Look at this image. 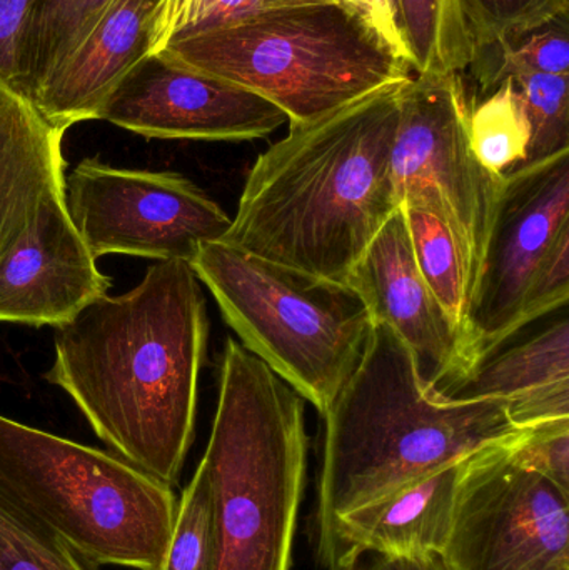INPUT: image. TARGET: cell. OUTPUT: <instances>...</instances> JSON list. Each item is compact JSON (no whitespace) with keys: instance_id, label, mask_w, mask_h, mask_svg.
<instances>
[{"instance_id":"ba28073f","label":"cell","mask_w":569,"mask_h":570,"mask_svg":"<svg viewBox=\"0 0 569 570\" xmlns=\"http://www.w3.org/2000/svg\"><path fill=\"white\" fill-rule=\"evenodd\" d=\"M470 112L461 73H413L401 92L391 173L400 206L433 214L453 234L471 295L507 176L478 159Z\"/></svg>"},{"instance_id":"83f0119b","label":"cell","mask_w":569,"mask_h":570,"mask_svg":"<svg viewBox=\"0 0 569 570\" xmlns=\"http://www.w3.org/2000/svg\"><path fill=\"white\" fill-rule=\"evenodd\" d=\"M261 6L263 0H167L157 52L174 40L226 26Z\"/></svg>"},{"instance_id":"3957f363","label":"cell","mask_w":569,"mask_h":570,"mask_svg":"<svg viewBox=\"0 0 569 570\" xmlns=\"http://www.w3.org/2000/svg\"><path fill=\"white\" fill-rule=\"evenodd\" d=\"M317 551L341 515L530 429L503 399H450L424 382L413 351L373 321L356 367L323 414Z\"/></svg>"},{"instance_id":"ffe728a7","label":"cell","mask_w":569,"mask_h":570,"mask_svg":"<svg viewBox=\"0 0 569 570\" xmlns=\"http://www.w3.org/2000/svg\"><path fill=\"white\" fill-rule=\"evenodd\" d=\"M411 72L463 73L474 43L461 0H396Z\"/></svg>"},{"instance_id":"484cf974","label":"cell","mask_w":569,"mask_h":570,"mask_svg":"<svg viewBox=\"0 0 569 570\" xmlns=\"http://www.w3.org/2000/svg\"><path fill=\"white\" fill-rule=\"evenodd\" d=\"M531 122L527 160L518 169L540 166L569 150V76L531 73L513 80ZM513 170V173H514Z\"/></svg>"},{"instance_id":"8fae6325","label":"cell","mask_w":569,"mask_h":570,"mask_svg":"<svg viewBox=\"0 0 569 570\" xmlns=\"http://www.w3.org/2000/svg\"><path fill=\"white\" fill-rule=\"evenodd\" d=\"M565 243H569V150L507 176L468 304V342L477 367L524 327L531 288Z\"/></svg>"},{"instance_id":"6da1fadb","label":"cell","mask_w":569,"mask_h":570,"mask_svg":"<svg viewBox=\"0 0 569 570\" xmlns=\"http://www.w3.org/2000/svg\"><path fill=\"white\" fill-rule=\"evenodd\" d=\"M53 332L50 384L72 397L114 454L177 485L196 429L209 318L193 267L157 261Z\"/></svg>"},{"instance_id":"44dd1931","label":"cell","mask_w":569,"mask_h":570,"mask_svg":"<svg viewBox=\"0 0 569 570\" xmlns=\"http://www.w3.org/2000/svg\"><path fill=\"white\" fill-rule=\"evenodd\" d=\"M470 136L484 167L508 176L527 160L531 122L513 80L471 104Z\"/></svg>"},{"instance_id":"f1b7e54d","label":"cell","mask_w":569,"mask_h":570,"mask_svg":"<svg viewBox=\"0 0 569 570\" xmlns=\"http://www.w3.org/2000/svg\"><path fill=\"white\" fill-rule=\"evenodd\" d=\"M511 458L521 468L543 475L569 494V417L530 429L511 448Z\"/></svg>"},{"instance_id":"52a82bcc","label":"cell","mask_w":569,"mask_h":570,"mask_svg":"<svg viewBox=\"0 0 569 570\" xmlns=\"http://www.w3.org/2000/svg\"><path fill=\"white\" fill-rule=\"evenodd\" d=\"M189 266L237 342L323 415L370 335L373 318L360 295L220 240L204 244Z\"/></svg>"},{"instance_id":"d6a6232c","label":"cell","mask_w":569,"mask_h":570,"mask_svg":"<svg viewBox=\"0 0 569 570\" xmlns=\"http://www.w3.org/2000/svg\"><path fill=\"white\" fill-rule=\"evenodd\" d=\"M310 3H330L327 0H263L261 9L266 7H290V6H310Z\"/></svg>"},{"instance_id":"277c9868","label":"cell","mask_w":569,"mask_h":570,"mask_svg":"<svg viewBox=\"0 0 569 570\" xmlns=\"http://www.w3.org/2000/svg\"><path fill=\"white\" fill-rule=\"evenodd\" d=\"M306 458L304 399L227 338L199 462L213 489L216 570H290Z\"/></svg>"},{"instance_id":"d4e9b609","label":"cell","mask_w":569,"mask_h":570,"mask_svg":"<svg viewBox=\"0 0 569 570\" xmlns=\"http://www.w3.org/2000/svg\"><path fill=\"white\" fill-rule=\"evenodd\" d=\"M216 562L213 489L206 469L199 464L177 501L173 538L160 570H216Z\"/></svg>"},{"instance_id":"7402d4cb","label":"cell","mask_w":569,"mask_h":570,"mask_svg":"<svg viewBox=\"0 0 569 570\" xmlns=\"http://www.w3.org/2000/svg\"><path fill=\"white\" fill-rule=\"evenodd\" d=\"M404 214L418 269L468 342L470 288L457 240L447 224L433 214L413 207H404Z\"/></svg>"},{"instance_id":"1f68e13d","label":"cell","mask_w":569,"mask_h":570,"mask_svg":"<svg viewBox=\"0 0 569 570\" xmlns=\"http://www.w3.org/2000/svg\"><path fill=\"white\" fill-rule=\"evenodd\" d=\"M343 570H451L438 552L418 556L363 554Z\"/></svg>"},{"instance_id":"8992f818","label":"cell","mask_w":569,"mask_h":570,"mask_svg":"<svg viewBox=\"0 0 569 570\" xmlns=\"http://www.w3.org/2000/svg\"><path fill=\"white\" fill-rule=\"evenodd\" d=\"M0 491L97 568H163L174 488L119 455L0 415Z\"/></svg>"},{"instance_id":"4fadbf2b","label":"cell","mask_w":569,"mask_h":570,"mask_svg":"<svg viewBox=\"0 0 569 570\" xmlns=\"http://www.w3.org/2000/svg\"><path fill=\"white\" fill-rule=\"evenodd\" d=\"M344 285L360 295L373 321L400 335L413 351L424 382L438 394L477 368L463 332L418 269L403 206L381 227Z\"/></svg>"},{"instance_id":"2e32d148","label":"cell","mask_w":569,"mask_h":570,"mask_svg":"<svg viewBox=\"0 0 569 570\" xmlns=\"http://www.w3.org/2000/svg\"><path fill=\"white\" fill-rule=\"evenodd\" d=\"M468 458L341 515L317 551L320 561L330 570H343L363 554H443Z\"/></svg>"},{"instance_id":"4dcf8cb0","label":"cell","mask_w":569,"mask_h":570,"mask_svg":"<svg viewBox=\"0 0 569 570\" xmlns=\"http://www.w3.org/2000/svg\"><path fill=\"white\" fill-rule=\"evenodd\" d=\"M33 0H0V82L16 90L17 53Z\"/></svg>"},{"instance_id":"d6986e66","label":"cell","mask_w":569,"mask_h":570,"mask_svg":"<svg viewBox=\"0 0 569 570\" xmlns=\"http://www.w3.org/2000/svg\"><path fill=\"white\" fill-rule=\"evenodd\" d=\"M110 0H33L17 53L16 92L32 102L80 46Z\"/></svg>"},{"instance_id":"603a6c76","label":"cell","mask_w":569,"mask_h":570,"mask_svg":"<svg viewBox=\"0 0 569 570\" xmlns=\"http://www.w3.org/2000/svg\"><path fill=\"white\" fill-rule=\"evenodd\" d=\"M470 69H474L481 97L493 92L504 80L531 73L569 76V16L503 46L481 50Z\"/></svg>"},{"instance_id":"7c38bea8","label":"cell","mask_w":569,"mask_h":570,"mask_svg":"<svg viewBox=\"0 0 569 570\" xmlns=\"http://www.w3.org/2000/svg\"><path fill=\"white\" fill-rule=\"evenodd\" d=\"M97 120L147 139L243 142L271 136L287 117L243 87L157 52L144 57L114 87Z\"/></svg>"},{"instance_id":"e0dca14e","label":"cell","mask_w":569,"mask_h":570,"mask_svg":"<svg viewBox=\"0 0 569 570\" xmlns=\"http://www.w3.org/2000/svg\"><path fill=\"white\" fill-rule=\"evenodd\" d=\"M63 132L0 82V257L27 233L43 200L63 190Z\"/></svg>"},{"instance_id":"5b68a950","label":"cell","mask_w":569,"mask_h":570,"mask_svg":"<svg viewBox=\"0 0 569 570\" xmlns=\"http://www.w3.org/2000/svg\"><path fill=\"white\" fill-rule=\"evenodd\" d=\"M180 66L243 87L306 124L413 76L337 3L266 7L159 50Z\"/></svg>"},{"instance_id":"cb8c5ba5","label":"cell","mask_w":569,"mask_h":570,"mask_svg":"<svg viewBox=\"0 0 569 570\" xmlns=\"http://www.w3.org/2000/svg\"><path fill=\"white\" fill-rule=\"evenodd\" d=\"M0 570H99L0 491Z\"/></svg>"},{"instance_id":"5bb4252c","label":"cell","mask_w":569,"mask_h":570,"mask_svg":"<svg viewBox=\"0 0 569 570\" xmlns=\"http://www.w3.org/2000/svg\"><path fill=\"white\" fill-rule=\"evenodd\" d=\"M110 285L70 220L63 190H57L0 257V322L57 327L107 295Z\"/></svg>"},{"instance_id":"9c48e42d","label":"cell","mask_w":569,"mask_h":570,"mask_svg":"<svg viewBox=\"0 0 569 570\" xmlns=\"http://www.w3.org/2000/svg\"><path fill=\"white\" fill-rule=\"evenodd\" d=\"M67 213L96 259L107 254L190 261L219 243L230 217L176 173L119 169L84 159L63 183Z\"/></svg>"},{"instance_id":"4316f807","label":"cell","mask_w":569,"mask_h":570,"mask_svg":"<svg viewBox=\"0 0 569 570\" xmlns=\"http://www.w3.org/2000/svg\"><path fill=\"white\" fill-rule=\"evenodd\" d=\"M474 56L569 16V0H461Z\"/></svg>"},{"instance_id":"ac0fdd59","label":"cell","mask_w":569,"mask_h":570,"mask_svg":"<svg viewBox=\"0 0 569 570\" xmlns=\"http://www.w3.org/2000/svg\"><path fill=\"white\" fill-rule=\"evenodd\" d=\"M450 399H503L521 429L569 417V324L555 322L533 337L484 358Z\"/></svg>"},{"instance_id":"9a60e30c","label":"cell","mask_w":569,"mask_h":570,"mask_svg":"<svg viewBox=\"0 0 569 570\" xmlns=\"http://www.w3.org/2000/svg\"><path fill=\"white\" fill-rule=\"evenodd\" d=\"M167 0H110L86 39L33 97L57 129L97 120L114 87L159 49Z\"/></svg>"},{"instance_id":"7a4b0ae2","label":"cell","mask_w":569,"mask_h":570,"mask_svg":"<svg viewBox=\"0 0 569 570\" xmlns=\"http://www.w3.org/2000/svg\"><path fill=\"white\" fill-rule=\"evenodd\" d=\"M406 80L313 122L290 124L247 174L220 243L344 284L400 207L391 156Z\"/></svg>"},{"instance_id":"30bf717a","label":"cell","mask_w":569,"mask_h":570,"mask_svg":"<svg viewBox=\"0 0 569 570\" xmlns=\"http://www.w3.org/2000/svg\"><path fill=\"white\" fill-rule=\"evenodd\" d=\"M514 444L464 461L441 554L451 570H569V494L518 465Z\"/></svg>"},{"instance_id":"f546056e","label":"cell","mask_w":569,"mask_h":570,"mask_svg":"<svg viewBox=\"0 0 569 570\" xmlns=\"http://www.w3.org/2000/svg\"><path fill=\"white\" fill-rule=\"evenodd\" d=\"M360 17L367 29L398 57L410 67L406 43L401 33L400 16L396 0H327ZM411 69V67H410Z\"/></svg>"}]
</instances>
